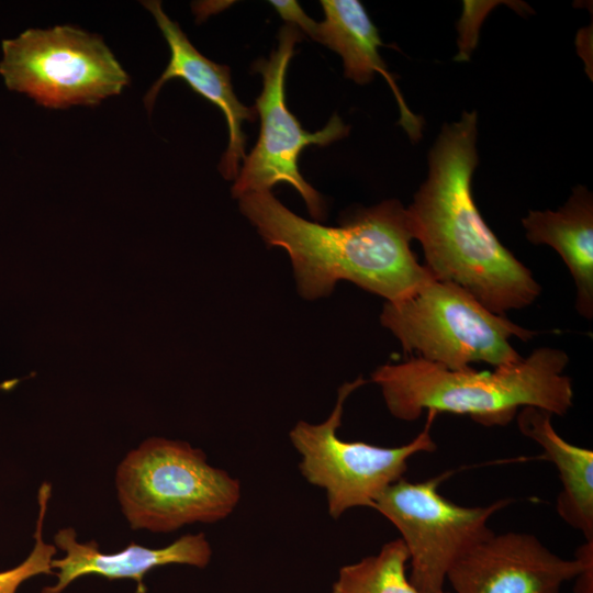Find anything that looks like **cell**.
Listing matches in <instances>:
<instances>
[{
	"label": "cell",
	"mask_w": 593,
	"mask_h": 593,
	"mask_svg": "<svg viewBox=\"0 0 593 593\" xmlns=\"http://www.w3.org/2000/svg\"><path fill=\"white\" fill-rule=\"evenodd\" d=\"M382 326L403 350L450 370H466L472 362L494 368L523 357L510 340H529L536 332L485 307L461 287L430 276L405 299L385 302Z\"/></svg>",
	"instance_id": "5b68a950"
},
{
	"label": "cell",
	"mask_w": 593,
	"mask_h": 593,
	"mask_svg": "<svg viewBox=\"0 0 593 593\" xmlns=\"http://www.w3.org/2000/svg\"><path fill=\"white\" fill-rule=\"evenodd\" d=\"M477 123V112L470 111L443 126L428 155L427 178L406 210L430 275L505 315L533 304L541 287L489 228L474 203Z\"/></svg>",
	"instance_id": "6da1fadb"
},
{
	"label": "cell",
	"mask_w": 593,
	"mask_h": 593,
	"mask_svg": "<svg viewBox=\"0 0 593 593\" xmlns=\"http://www.w3.org/2000/svg\"><path fill=\"white\" fill-rule=\"evenodd\" d=\"M270 4L277 10L279 15L290 25L301 29L310 37L314 38L317 23L313 21L306 13L302 10L296 1H270Z\"/></svg>",
	"instance_id": "ac0fdd59"
},
{
	"label": "cell",
	"mask_w": 593,
	"mask_h": 593,
	"mask_svg": "<svg viewBox=\"0 0 593 593\" xmlns=\"http://www.w3.org/2000/svg\"><path fill=\"white\" fill-rule=\"evenodd\" d=\"M143 4L155 18L170 49L166 69L144 98L148 112L152 111L160 88L168 80L180 78L186 81L195 93L223 112L228 127V145L219 169L225 179H236L239 161L246 156V136L242 131V124L245 121L256 120V109L244 105L235 96L228 66L219 65L198 52L178 23L164 12L160 1H144Z\"/></svg>",
	"instance_id": "8fae6325"
},
{
	"label": "cell",
	"mask_w": 593,
	"mask_h": 593,
	"mask_svg": "<svg viewBox=\"0 0 593 593\" xmlns=\"http://www.w3.org/2000/svg\"><path fill=\"white\" fill-rule=\"evenodd\" d=\"M575 555L581 557L583 564L573 579V593H593V540H585Z\"/></svg>",
	"instance_id": "d6986e66"
},
{
	"label": "cell",
	"mask_w": 593,
	"mask_h": 593,
	"mask_svg": "<svg viewBox=\"0 0 593 593\" xmlns=\"http://www.w3.org/2000/svg\"><path fill=\"white\" fill-rule=\"evenodd\" d=\"M566 351L539 347L519 361L493 371L450 370L411 357L371 373L389 412L416 421L424 411L469 415L484 426L506 425L526 406L564 415L573 404L571 379L563 374Z\"/></svg>",
	"instance_id": "3957f363"
},
{
	"label": "cell",
	"mask_w": 593,
	"mask_h": 593,
	"mask_svg": "<svg viewBox=\"0 0 593 593\" xmlns=\"http://www.w3.org/2000/svg\"><path fill=\"white\" fill-rule=\"evenodd\" d=\"M121 510L132 529L169 533L193 523H215L237 506V479L181 440L150 437L116 469Z\"/></svg>",
	"instance_id": "277c9868"
},
{
	"label": "cell",
	"mask_w": 593,
	"mask_h": 593,
	"mask_svg": "<svg viewBox=\"0 0 593 593\" xmlns=\"http://www.w3.org/2000/svg\"><path fill=\"white\" fill-rule=\"evenodd\" d=\"M54 546L65 557L52 560L57 569V583L46 586L42 593H61L74 580L86 574H99L109 580L132 579L138 584V593H145L144 575L159 566L188 564L205 568L212 557V548L203 533L187 534L164 548L150 549L131 542L115 553L100 551L94 540L79 542L72 527L59 529Z\"/></svg>",
	"instance_id": "7c38bea8"
},
{
	"label": "cell",
	"mask_w": 593,
	"mask_h": 593,
	"mask_svg": "<svg viewBox=\"0 0 593 593\" xmlns=\"http://www.w3.org/2000/svg\"><path fill=\"white\" fill-rule=\"evenodd\" d=\"M551 417L550 412L533 406L521 409L516 415L521 433L541 447L559 472V516L585 540H593V451L564 440L555 430Z\"/></svg>",
	"instance_id": "9a60e30c"
},
{
	"label": "cell",
	"mask_w": 593,
	"mask_h": 593,
	"mask_svg": "<svg viewBox=\"0 0 593 593\" xmlns=\"http://www.w3.org/2000/svg\"><path fill=\"white\" fill-rule=\"evenodd\" d=\"M1 49L5 87L48 109L96 105L130 83L102 37L75 26L29 29Z\"/></svg>",
	"instance_id": "8992f818"
},
{
	"label": "cell",
	"mask_w": 593,
	"mask_h": 593,
	"mask_svg": "<svg viewBox=\"0 0 593 593\" xmlns=\"http://www.w3.org/2000/svg\"><path fill=\"white\" fill-rule=\"evenodd\" d=\"M367 381L360 376L344 383L329 416L320 424L300 421L289 437L301 456L299 469L304 479L325 490L332 518L346 511L373 507L378 496L403 478L407 461L419 452H432L437 446L432 437L437 415L427 411L424 429L410 443L398 447H381L363 441H346L338 437L344 404L347 398Z\"/></svg>",
	"instance_id": "52a82bcc"
},
{
	"label": "cell",
	"mask_w": 593,
	"mask_h": 593,
	"mask_svg": "<svg viewBox=\"0 0 593 593\" xmlns=\"http://www.w3.org/2000/svg\"><path fill=\"white\" fill-rule=\"evenodd\" d=\"M582 559H564L536 536L492 534L450 568L446 581L454 593H560L575 578Z\"/></svg>",
	"instance_id": "30bf717a"
},
{
	"label": "cell",
	"mask_w": 593,
	"mask_h": 593,
	"mask_svg": "<svg viewBox=\"0 0 593 593\" xmlns=\"http://www.w3.org/2000/svg\"><path fill=\"white\" fill-rule=\"evenodd\" d=\"M278 47L270 58L258 59L253 69L262 77V90L256 99L260 115V133L256 146L244 158V165L232 188L234 198L251 192L270 191L280 182L291 184L303 198L310 214L325 219V204L320 193L301 176L298 158L310 145L326 146L345 137L349 126L334 114L320 131L302 128L284 101V79L294 46L302 35L293 25H284L278 36Z\"/></svg>",
	"instance_id": "9c48e42d"
},
{
	"label": "cell",
	"mask_w": 593,
	"mask_h": 593,
	"mask_svg": "<svg viewBox=\"0 0 593 593\" xmlns=\"http://www.w3.org/2000/svg\"><path fill=\"white\" fill-rule=\"evenodd\" d=\"M51 494L47 489L38 491V516L33 550L15 568L0 572V593H16L19 586L27 579L42 573H52V560L56 553V547L45 544L42 536L43 522Z\"/></svg>",
	"instance_id": "e0dca14e"
},
{
	"label": "cell",
	"mask_w": 593,
	"mask_h": 593,
	"mask_svg": "<svg viewBox=\"0 0 593 593\" xmlns=\"http://www.w3.org/2000/svg\"><path fill=\"white\" fill-rule=\"evenodd\" d=\"M526 238L549 245L568 267L577 288L575 307L593 317V197L583 186L557 211H529L522 220Z\"/></svg>",
	"instance_id": "4fadbf2b"
},
{
	"label": "cell",
	"mask_w": 593,
	"mask_h": 593,
	"mask_svg": "<svg viewBox=\"0 0 593 593\" xmlns=\"http://www.w3.org/2000/svg\"><path fill=\"white\" fill-rule=\"evenodd\" d=\"M443 593H450V592H446V591H444Z\"/></svg>",
	"instance_id": "ffe728a7"
},
{
	"label": "cell",
	"mask_w": 593,
	"mask_h": 593,
	"mask_svg": "<svg viewBox=\"0 0 593 593\" xmlns=\"http://www.w3.org/2000/svg\"><path fill=\"white\" fill-rule=\"evenodd\" d=\"M441 477L421 482L400 479L388 486L373 507L401 534L411 563L410 581L419 593H443L454 563L493 532L488 522L511 503L462 506L438 492Z\"/></svg>",
	"instance_id": "ba28073f"
},
{
	"label": "cell",
	"mask_w": 593,
	"mask_h": 593,
	"mask_svg": "<svg viewBox=\"0 0 593 593\" xmlns=\"http://www.w3.org/2000/svg\"><path fill=\"white\" fill-rule=\"evenodd\" d=\"M325 19L317 23L314 41L340 55L345 76L365 85L376 72L392 88L401 111V124L413 139L421 135V120L411 113L379 54L383 45L377 27L357 0H322Z\"/></svg>",
	"instance_id": "5bb4252c"
},
{
	"label": "cell",
	"mask_w": 593,
	"mask_h": 593,
	"mask_svg": "<svg viewBox=\"0 0 593 593\" xmlns=\"http://www.w3.org/2000/svg\"><path fill=\"white\" fill-rule=\"evenodd\" d=\"M407 562L403 541H389L377 555L342 567L331 593H419L406 574Z\"/></svg>",
	"instance_id": "2e32d148"
},
{
	"label": "cell",
	"mask_w": 593,
	"mask_h": 593,
	"mask_svg": "<svg viewBox=\"0 0 593 593\" xmlns=\"http://www.w3.org/2000/svg\"><path fill=\"white\" fill-rule=\"evenodd\" d=\"M239 209L268 246L288 253L298 291L307 300L329 295L346 280L396 302L432 276L411 248L409 213L396 199L359 209L339 226L294 214L270 191L242 195Z\"/></svg>",
	"instance_id": "7a4b0ae2"
}]
</instances>
